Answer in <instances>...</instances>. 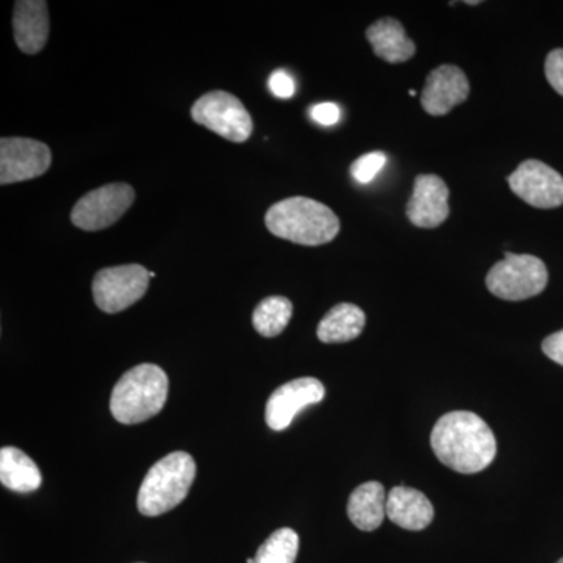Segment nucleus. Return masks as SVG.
Listing matches in <instances>:
<instances>
[{
  "mask_svg": "<svg viewBox=\"0 0 563 563\" xmlns=\"http://www.w3.org/2000/svg\"><path fill=\"white\" fill-rule=\"evenodd\" d=\"M431 446L443 465L461 474L484 472L498 453L490 426L479 415L465 410L443 415L437 421Z\"/></svg>",
  "mask_w": 563,
  "mask_h": 563,
  "instance_id": "f257e3e1",
  "label": "nucleus"
},
{
  "mask_svg": "<svg viewBox=\"0 0 563 563\" xmlns=\"http://www.w3.org/2000/svg\"><path fill=\"white\" fill-rule=\"evenodd\" d=\"M265 222L273 235L301 246L328 244L340 232V220L328 206L302 196L274 203Z\"/></svg>",
  "mask_w": 563,
  "mask_h": 563,
  "instance_id": "f03ea898",
  "label": "nucleus"
},
{
  "mask_svg": "<svg viewBox=\"0 0 563 563\" xmlns=\"http://www.w3.org/2000/svg\"><path fill=\"white\" fill-rule=\"evenodd\" d=\"M169 380L161 366L143 363L129 369L111 391L110 410L122 424H139L161 413Z\"/></svg>",
  "mask_w": 563,
  "mask_h": 563,
  "instance_id": "7ed1b4c3",
  "label": "nucleus"
},
{
  "mask_svg": "<svg viewBox=\"0 0 563 563\" xmlns=\"http://www.w3.org/2000/svg\"><path fill=\"white\" fill-rule=\"evenodd\" d=\"M196 479V463L190 454L176 451L155 463L141 484L136 506L144 517H158L176 509Z\"/></svg>",
  "mask_w": 563,
  "mask_h": 563,
  "instance_id": "20e7f679",
  "label": "nucleus"
},
{
  "mask_svg": "<svg viewBox=\"0 0 563 563\" xmlns=\"http://www.w3.org/2000/svg\"><path fill=\"white\" fill-rule=\"evenodd\" d=\"M488 291L504 301H525L539 296L548 285L547 265L528 254H509L488 272Z\"/></svg>",
  "mask_w": 563,
  "mask_h": 563,
  "instance_id": "39448f33",
  "label": "nucleus"
},
{
  "mask_svg": "<svg viewBox=\"0 0 563 563\" xmlns=\"http://www.w3.org/2000/svg\"><path fill=\"white\" fill-rule=\"evenodd\" d=\"M191 117L192 121L232 143H244L254 129L250 111L243 102L225 91L203 95L191 107Z\"/></svg>",
  "mask_w": 563,
  "mask_h": 563,
  "instance_id": "423d86ee",
  "label": "nucleus"
},
{
  "mask_svg": "<svg viewBox=\"0 0 563 563\" xmlns=\"http://www.w3.org/2000/svg\"><path fill=\"white\" fill-rule=\"evenodd\" d=\"M150 279V272L141 265L101 269L92 280L96 306L106 313H120L146 295Z\"/></svg>",
  "mask_w": 563,
  "mask_h": 563,
  "instance_id": "0eeeda50",
  "label": "nucleus"
},
{
  "mask_svg": "<svg viewBox=\"0 0 563 563\" xmlns=\"http://www.w3.org/2000/svg\"><path fill=\"white\" fill-rule=\"evenodd\" d=\"M135 191L128 184H109L85 195L74 206L70 221L76 228L87 232H98L110 228L131 209Z\"/></svg>",
  "mask_w": 563,
  "mask_h": 563,
  "instance_id": "6e6552de",
  "label": "nucleus"
},
{
  "mask_svg": "<svg viewBox=\"0 0 563 563\" xmlns=\"http://www.w3.org/2000/svg\"><path fill=\"white\" fill-rule=\"evenodd\" d=\"M509 187L536 209H555L563 203V177L540 161H526L510 174Z\"/></svg>",
  "mask_w": 563,
  "mask_h": 563,
  "instance_id": "1a4fd4ad",
  "label": "nucleus"
},
{
  "mask_svg": "<svg viewBox=\"0 0 563 563\" xmlns=\"http://www.w3.org/2000/svg\"><path fill=\"white\" fill-rule=\"evenodd\" d=\"M52 154L47 144L31 139L0 141V184L36 179L51 168Z\"/></svg>",
  "mask_w": 563,
  "mask_h": 563,
  "instance_id": "9d476101",
  "label": "nucleus"
},
{
  "mask_svg": "<svg viewBox=\"0 0 563 563\" xmlns=\"http://www.w3.org/2000/svg\"><path fill=\"white\" fill-rule=\"evenodd\" d=\"M324 396V385L314 377H301L284 384L269 396L266 402V424L273 431H285L290 428L296 415L313 404L321 402Z\"/></svg>",
  "mask_w": 563,
  "mask_h": 563,
  "instance_id": "9b49d317",
  "label": "nucleus"
},
{
  "mask_svg": "<svg viewBox=\"0 0 563 563\" xmlns=\"http://www.w3.org/2000/svg\"><path fill=\"white\" fill-rule=\"evenodd\" d=\"M450 190L442 177L421 174L415 179L413 195L407 203V218L421 229L439 228L450 217Z\"/></svg>",
  "mask_w": 563,
  "mask_h": 563,
  "instance_id": "f8f14e48",
  "label": "nucleus"
},
{
  "mask_svg": "<svg viewBox=\"0 0 563 563\" xmlns=\"http://www.w3.org/2000/svg\"><path fill=\"white\" fill-rule=\"evenodd\" d=\"M470 96L465 73L457 66L443 65L433 69L421 92V107L432 117H444Z\"/></svg>",
  "mask_w": 563,
  "mask_h": 563,
  "instance_id": "ddd939ff",
  "label": "nucleus"
},
{
  "mask_svg": "<svg viewBox=\"0 0 563 563\" xmlns=\"http://www.w3.org/2000/svg\"><path fill=\"white\" fill-rule=\"evenodd\" d=\"M13 32L18 47L24 54H38L49 38V13L43 0H21L14 3Z\"/></svg>",
  "mask_w": 563,
  "mask_h": 563,
  "instance_id": "4468645a",
  "label": "nucleus"
},
{
  "mask_svg": "<svg viewBox=\"0 0 563 563\" xmlns=\"http://www.w3.org/2000/svg\"><path fill=\"white\" fill-rule=\"evenodd\" d=\"M387 517L407 531H422L432 523L435 510L424 493L398 485L387 495Z\"/></svg>",
  "mask_w": 563,
  "mask_h": 563,
  "instance_id": "2eb2a0df",
  "label": "nucleus"
},
{
  "mask_svg": "<svg viewBox=\"0 0 563 563\" xmlns=\"http://www.w3.org/2000/svg\"><path fill=\"white\" fill-rule=\"evenodd\" d=\"M387 515V495L384 485L372 481L358 485L347 501V517L361 531H376Z\"/></svg>",
  "mask_w": 563,
  "mask_h": 563,
  "instance_id": "dca6fc26",
  "label": "nucleus"
},
{
  "mask_svg": "<svg viewBox=\"0 0 563 563\" xmlns=\"http://www.w3.org/2000/svg\"><path fill=\"white\" fill-rule=\"evenodd\" d=\"M366 38L372 44L374 54L387 63L410 60L417 52L412 40L407 38L406 31L399 21L384 18L366 29Z\"/></svg>",
  "mask_w": 563,
  "mask_h": 563,
  "instance_id": "f3484780",
  "label": "nucleus"
},
{
  "mask_svg": "<svg viewBox=\"0 0 563 563\" xmlns=\"http://www.w3.org/2000/svg\"><path fill=\"white\" fill-rule=\"evenodd\" d=\"M0 483L11 492L32 493L41 487L43 476L24 451L5 446L0 450Z\"/></svg>",
  "mask_w": 563,
  "mask_h": 563,
  "instance_id": "a211bd4d",
  "label": "nucleus"
},
{
  "mask_svg": "<svg viewBox=\"0 0 563 563\" xmlns=\"http://www.w3.org/2000/svg\"><path fill=\"white\" fill-rule=\"evenodd\" d=\"M366 317L354 303H339L332 307L318 325L317 335L322 343H347L361 336Z\"/></svg>",
  "mask_w": 563,
  "mask_h": 563,
  "instance_id": "6ab92c4d",
  "label": "nucleus"
},
{
  "mask_svg": "<svg viewBox=\"0 0 563 563\" xmlns=\"http://www.w3.org/2000/svg\"><path fill=\"white\" fill-rule=\"evenodd\" d=\"M292 317V303L284 296H269L255 307L252 324L266 339L280 335Z\"/></svg>",
  "mask_w": 563,
  "mask_h": 563,
  "instance_id": "aec40b11",
  "label": "nucleus"
},
{
  "mask_svg": "<svg viewBox=\"0 0 563 563\" xmlns=\"http://www.w3.org/2000/svg\"><path fill=\"white\" fill-rule=\"evenodd\" d=\"M298 551V533L290 528L277 529L258 548L254 563H295Z\"/></svg>",
  "mask_w": 563,
  "mask_h": 563,
  "instance_id": "412c9836",
  "label": "nucleus"
},
{
  "mask_svg": "<svg viewBox=\"0 0 563 563\" xmlns=\"http://www.w3.org/2000/svg\"><path fill=\"white\" fill-rule=\"evenodd\" d=\"M385 163H387V155L384 152H369L352 163L351 176L358 184H369L377 174L383 172Z\"/></svg>",
  "mask_w": 563,
  "mask_h": 563,
  "instance_id": "4be33fe9",
  "label": "nucleus"
},
{
  "mask_svg": "<svg viewBox=\"0 0 563 563\" xmlns=\"http://www.w3.org/2000/svg\"><path fill=\"white\" fill-rule=\"evenodd\" d=\"M544 76L558 95L563 96V49H554L544 62Z\"/></svg>",
  "mask_w": 563,
  "mask_h": 563,
  "instance_id": "5701e85b",
  "label": "nucleus"
},
{
  "mask_svg": "<svg viewBox=\"0 0 563 563\" xmlns=\"http://www.w3.org/2000/svg\"><path fill=\"white\" fill-rule=\"evenodd\" d=\"M269 90L279 99H290L295 96L296 84L295 79L284 69L274 70L269 77Z\"/></svg>",
  "mask_w": 563,
  "mask_h": 563,
  "instance_id": "b1692460",
  "label": "nucleus"
},
{
  "mask_svg": "<svg viewBox=\"0 0 563 563\" xmlns=\"http://www.w3.org/2000/svg\"><path fill=\"white\" fill-rule=\"evenodd\" d=\"M310 117L318 124L325 125H335L336 122L342 118V110H340L339 106L331 102L318 103V106H313L310 109Z\"/></svg>",
  "mask_w": 563,
  "mask_h": 563,
  "instance_id": "393cba45",
  "label": "nucleus"
},
{
  "mask_svg": "<svg viewBox=\"0 0 563 563\" xmlns=\"http://www.w3.org/2000/svg\"><path fill=\"white\" fill-rule=\"evenodd\" d=\"M542 350L548 358L563 366V331L547 336L543 340Z\"/></svg>",
  "mask_w": 563,
  "mask_h": 563,
  "instance_id": "a878e982",
  "label": "nucleus"
},
{
  "mask_svg": "<svg viewBox=\"0 0 563 563\" xmlns=\"http://www.w3.org/2000/svg\"><path fill=\"white\" fill-rule=\"evenodd\" d=\"M558 563H563V559H561V561H559Z\"/></svg>",
  "mask_w": 563,
  "mask_h": 563,
  "instance_id": "bb28decb",
  "label": "nucleus"
}]
</instances>
